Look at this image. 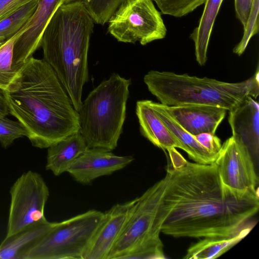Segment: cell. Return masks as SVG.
Masks as SVG:
<instances>
[{
	"label": "cell",
	"mask_w": 259,
	"mask_h": 259,
	"mask_svg": "<svg viewBox=\"0 0 259 259\" xmlns=\"http://www.w3.org/2000/svg\"><path fill=\"white\" fill-rule=\"evenodd\" d=\"M167 150L162 233L176 238L227 236L255 221L258 191L236 193L223 184L214 163L190 162L176 148Z\"/></svg>",
	"instance_id": "1"
},
{
	"label": "cell",
	"mask_w": 259,
	"mask_h": 259,
	"mask_svg": "<svg viewBox=\"0 0 259 259\" xmlns=\"http://www.w3.org/2000/svg\"><path fill=\"white\" fill-rule=\"evenodd\" d=\"M10 114L21 123L32 145L48 148L79 132L78 112L52 67L31 56L3 91Z\"/></svg>",
	"instance_id": "2"
},
{
	"label": "cell",
	"mask_w": 259,
	"mask_h": 259,
	"mask_svg": "<svg viewBox=\"0 0 259 259\" xmlns=\"http://www.w3.org/2000/svg\"><path fill=\"white\" fill-rule=\"evenodd\" d=\"M94 22L79 2L62 4L41 39L44 60L53 69L78 112L88 80V55Z\"/></svg>",
	"instance_id": "3"
},
{
	"label": "cell",
	"mask_w": 259,
	"mask_h": 259,
	"mask_svg": "<svg viewBox=\"0 0 259 259\" xmlns=\"http://www.w3.org/2000/svg\"><path fill=\"white\" fill-rule=\"evenodd\" d=\"M149 92L166 106L205 105L230 111L249 96L259 95V71L239 82H227L187 74L149 71L144 77Z\"/></svg>",
	"instance_id": "4"
},
{
	"label": "cell",
	"mask_w": 259,
	"mask_h": 259,
	"mask_svg": "<svg viewBox=\"0 0 259 259\" xmlns=\"http://www.w3.org/2000/svg\"><path fill=\"white\" fill-rule=\"evenodd\" d=\"M131 79L113 73L90 92L78 111L79 132L89 148L112 151L126 116Z\"/></svg>",
	"instance_id": "5"
},
{
	"label": "cell",
	"mask_w": 259,
	"mask_h": 259,
	"mask_svg": "<svg viewBox=\"0 0 259 259\" xmlns=\"http://www.w3.org/2000/svg\"><path fill=\"white\" fill-rule=\"evenodd\" d=\"M168 175L138 197L136 206L107 259H163L160 237L163 222L162 203Z\"/></svg>",
	"instance_id": "6"
},
{
	"label": "cell",
	"mask_w": 259,
	"mask_h": 259,
	"mask_svg": "<svg viewBox=\"0 0 259 259\" xmlns=\"http://www.w3.org/2000/svg\"><path fill=\"white\" fill-rule=\"evenodd\" d=\"M103 214L90 210L54 223L47 233L25 247L18 259H84Z\"/></svg>",
	"instance_id": "7"
},
{
	"label": "cell",
	"mask_w": 259,
	"mask_h": 259,
	"mask_svg": "<svg viewBox=\"0 0 259 259\" xmlns=\"http://www.w3.org/2000/svg\"><path fill=\"white\" fill-rule=\"evenodd\" d=\"M108 32L120 42L146 45L165 37L167 30L153 0H126L108 20Z\"/></svg>",
	"instance_id": "8"
},
{
	"label": "cell",
	"mask_w": 259,
	"mask_h": 259,
	"mask_svg": "<svg viewBox=\"0 0 259 259\" xmlns=\"http://www.w3.org/2000/svg\"><path fill=\"white\" fill-rule=\"evenodd\" d=\"M6 240L41 222L49 189L41 175L29 170L12 186Z\"/></svg>",
	"instance_id": "9"
},
{
	"label": "cell",
	"mask_w": 259,
	"mask_h": 259,
	"mask_svg": "<svg viewBox=\"0 0 259 259\" xmlns=\"http://www.w3.org/2000/svg\"><path fill=\"white\" fill-rule=\"evenodd\" d=\"M223 184L239 193L258 191V177L246 146L233 136L225 141L215 160Z\"/></svg>",
	"instance_id": "10"
},
{
	"label": "cell",
	"mask_w": 259,
	"mask_h": 259,
	"mask_svg": "<svg viewBox=\"0 0 259 259\" xmlns=\"http://www.w3.org/2000/svg\"><path fill=\"white\" fill-rule=\"evenodd\" d=\"M138 197L117 203L104 212L84 259H107L136 206Z\"/></svg>",
	"instance_id": "11"
},
{
	"label": "cell",
	"mask_w": 259,
	"mask_h": 259,
	"mask_svg": "<svg viewBox=\"0 0 259 259\" xmlns=\"http://www.w3.org/2000/svg\"><path fill=\"white\" fill-rule=\"evenodd\" d=\"M65 0H38L36 9L14 35L12 63L22 65L40 47L44 30L50 19Z\"/></svg>",
	"instance_id": "12"
},
{
	"label": "cell",
	"mask_w": 259,
	"mask_h": 259,
	"mask_svg": "<svg viewBox=\"0 0 259 259\" xmlns=\"http://www.w3.org/2000/svg\"><path fill=\"white\" fill-rule=\"evenodd\" d=\"M134 160L132 156H118L97 148H88L68 169L77 182L88 184L102 176L120 170Z\"/></svg>",
	"instance_id": "13"
},
{
	"label": "cell",
	"mask_w": 259,
	"mask_h": 259,
	"mask_svg": "<svg viewBox=\"0 0 259 259\" xmlns=\"http://www.w3.org/2000/svg\"><path fill=\"white\" fill-rule=\"evenodd\" d=\"M163 106L172 119L193 136L203 133L215 134L228 111L205 105Z\"/></svg>",
	"instance_id": "14"
},
{
	"label": "cell",
	"mask_w": 259,
	"mask_h": 259,
	"mask_svg": "<svg viewBox=\"0 0 259 259\" xmlns=\"http://www.w3.org/2000/svg\"><path fill=\"white\" fill-rule=\"evenodd\" d=\"M232 136L248 149L254 162L259 156V104L247 96L237 106L229 111L228 118Z\"/></svg>",
	"instance_id": "15"
},
{
	"label": "cell",
	"mask_w": 259,
	"mask_h": 259,
	"mask_svg": "<svg viewBox=\"0 0 259 259\" xmlns=\"http://www.w3.org/2000/svg\"><path fill=\"white\" fill-rule=\"evenodd\" d=\"M136 112L141 134L154 145L163 150L171 148L182 149L181 144L155 113L149 100L137 101Z\"/></svg>",
	"instance_id": "16"
},
{
	"label": "cell",
	"mask_w": 259,
	"mask_h": 259,
	"mask_svg": "<svg viewBox=\"0 0 259 259\" xmlns=\"http://www.w3.org/2000/svg\"><path fill=\"white\" fill-rule=\"evenodd\" d=\"M149 103L169 132L180 142L182 149L188 154L190 158L196 163L202 164L214 163L217 156L209 152L197 142L194 136L184 130L172 119L162 104L151 100Z\"/></svg>",
	"instance_id": "17"
},
{
	"label": "cell",
	"mask_w": 259,
	"mask_h": 259,
	"mask_svg": "<svg viewBox=\"0 0 259 259\" xmlns=\"http://www.w3.org/2000/svg\"><path fill=\"white\" fill-rule=\"evenodd\" d=\"M48 148L46 169L58 176L67 172L88 147L84 138L78 132Z\"/></svg>",
	"instance_id": "18"
},
{
	"label": "cell",
	"mask_w": 259,
	"mask_h": 259,
	"mask_svg": "<svg viewBox=\"0 0 259 259\" xmlns=\"http://www.w3.org/2000/svg\"><path fill=\"white\" fill-rule=\"evenodd\" d=\"M256 224L254 221L237 232L230 235L203 238L191 246L185 259H214L228 251L245 238Z\"/></svg>",
	"instance_id": "19"
},
{
	"label": "cell",
	"mask_w": 259,
	"mask_h": 259,
	"mask_svg": "<svg viewBox=\"0 0 259 259\" xmlns=\"http://www.w3.org/2000/svg\"><path fill=\"white\" fill-rule=\"evenodd\" d=\"M223 0H206L198 26L190 34L195 45V55L198 64L204 65L210 36L216 16Z\"/></svg>",
	"instance_id": "20"
},
{
	"label": "cell",
	"mask_w": 259,
	"mask_h": 259,
	"mask_svg": "<svg viewBox=\"0 0 259 259\" xmlns=\"http://www.w3.org/2000/svg\"><path fill=\"white\" fill-rule=\"evenodd\" d=\"M47 219L6 239L0 245V259H18L27 245L47 233L54 225Z\"/></svg>",
	"instance_id": "21"
},
{
	"label": "cell",
	"mask_w": 259,
	"mask_h": 259,
	"mask_svg": "<svg viewBox=\"0 0 259 259\" xmlns=\"http://www.w3.org/2000/svg\"><path fill=\"white\" fill-rule=\"evenodd\" d=\"M38 0H33L0 20V43L14 36L35 12Z\"/></svg>",
	"instance_id": "22"
},
{
	"label": "cell",
	"mask_w": 259,
	"mask_h": 259,
	"mask_svg": "<svg viewBox=\"0 0 259 259\" xmlns=\"http://www.w3.org/2000/svg\"><path fill=\"white\" fill-rule=\"evenodd\" d=\"M15 36L0 47V89L7 90L18 75L23 65L13 66L12 63Z\"/></svg>",
	"instance_id": "23"
},
{
	"label": "cell",
	"mask_w": 259,
	"mask_h": 259,
	"mask_svg": "<svg viewBox=\"0 0 259 259\" xmlns=\"http://www.w3.org/2000/svg\"><path fill=\"white\" fill-rule=\"evenodd\" d=\"M126 0H65L64 3L79 2L85 7L94 23L104 25ZM63 3V4H64Z\"/></svg>",
	"instance_id": "24"
},
{
	"label": "cell",
	"mask_w": 259,
	"mask_h": 259,
	"mask_svg": "<svg viewBox=\"0 0 259 259\" xmlns=\"http://www.w3.org/2000/svg\"><path fill=\"white\" fill-rule=\"evenodd\" d=\"M162 14L181 17L192 12L206 0H153Z\"/></svg>",
	"instance_id": "25"
},
{
	"label": "cell",
	"mask_w": 259,
	"mask_h": 259,
	"mask_svg": "<svg viewBox=\"0 0 259 259\" xmlns=\"http://www.w3.org/2000/svg\"><path fill=\"white\" fill-rule=\"evenodd\" d=\"M258 9L259 0H253L242 38L233 49V52L239 56L243 53L250 38L258 32Z\"/></svg>",
	"instance_id": "26"
},
{
	"label": "cell",
	"mask_w": 259,
	"mask_h": 259,
	"mask_svg": "<svg viewBox=\"0 0 259 259\" xmlns=\"http://www.w3.org/2000/svg\"><path fill=\"white\" fill-rule=\"evenodd\" d=\"M27 136L26 131L18 121L0 117V143L7 148L15 140Z\"/></svg>",
	"instance_id": "27"
},
{
	"label": "cell",
	"mask_w": 259,
	"mask_h": 259,
	"mask_svg": "<svg viewBox=\"0 0 259 259\" xmlns=\"http://www.w3.org/2000/svg\"><path fill=\"white\" fill-rule=\"evenodd\" d=\"M197 142L211 153L218 156L222 144L220 139L215 136L207 133H203L194 136Z\"/></svg>",
	"instance_id": "28"
},
{
	"label": "cell",
	"mask_w": 259,
	"mask_h": 259,
	"mask_svg": "<svg viewBox=\"0 0 259 259\" xmlns=\"http://www.w3.org/2000/svg\"><path fill=\"white\" fill-rule=\"evenodd\" d=\"M253 0H234L237 18L244 29L251 9Z\"/></svg>",
	"instance_id": "29"
},
{
	"label": "cell",
	"mask_w": 259,
	"mask_h": 259,
	"mask_svg": "<svg viewBox=\"0 0 259 259\" xmlns=\"http://www.w3.org/2000/svg\"><path fill=\"white\" fill-rule=\"evenodd\" d=\"M33 0H0V20Z\"/></svg>",
	"instance_id": "30"
},
{
	"label": "cell",
	"mask_w": 259,
	"mask_h": 259,
	"mask_svg": "<svg viewBox=\"0 0 259 259\" xmlns=\"http://www.w3.org/2000/svg\"><path fill=\"white\" fill-rule=\"evenodd\" d=\"M10 114L9 106L4 91L0 89V117H6Z\"/></svg>",
	"instance_id": "31"
},
{
	"label": "cell",
	"mask_w": 259,
	"mask_h": 259,
	"mask_svg": "<svg viewBox=\"0 0 259 259\" xmlns=\"http://www.w3.org/2000/svg\"><path fill=\"white\" fill-rule=\"evenodd\" d=\"M5 43H0V47H2Z\"/></svg>",
	"instance_id": "32"
}]
</instances>
